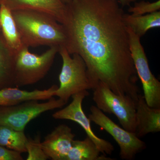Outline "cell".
I'll use <instances>...</instances> for the list:
<instances>
[{"instance_id":"cell-1","label":"cell","mask_w":160,"mask_h":160,"mask_svg":"<svg viewBox=\"0 0 160 160\" xmlns=\"http://www.w3.org/2000/svg\"><path fill=\"white\" fill-rule=\"evenodd\" d=\"M66 6L62 25L68 52L83 59L95 86L101 82L116 94L136 102L138 77L118 0H71Z\"/></svg>"},{"instance_id":"cell-2","label":"cell","mask_w":160,"mask_h":160,"mask_svg":"<svg viewBox=\"0 0 160 160\" xmlns=\"http://www.w3.org/2000/svg\"><path fill=\"white\" fill-rule=\"evenodd\" d=\"M19 32L23 46L28 47L41 46L65 47L67 42L62 24L46 12L19 9L12 11Z\"/></svg>"},{"instance_id":"cell-3","label":"cell","mask_w":160,"mask_h":160,"mask_svg":"<svg viewBox=\"0 0 160 160\" xmlns=\"http://www.w3.org/2000/svg\"><path fill=\"white\" fill-rule=\"evenodd\" d=\"M58 52L63 63L59 76L60 86L55 96L67 103L72 96L93 89L95 86L89 77L86 63L80 55L74 53L71 57L64 46L60 47Z\"/></svg>"},{"instance_id":"cell-4","label":"cell","mask_w":160,"mask_h":160,"mask_svg":"<svg viewBox=\"0 0 160 160\" xmlns=\"http://www.w3.org/2000/svg\"><path fill=\"white\" fill-rule=\"evenodd\" d=\"M23 46L15 56V86L33 85L45 77L50 70L59 48L52 46L42 54L31 53Z\"/></svg>"},{"instance_id":"cell-5","label":"cell","mask_w":160,"mask_h":160,"mask_svg":"<svg viewBox=\"0 0 160 160\" xmlns=\"http://www.w3.org/2000/svg\"><path fill=\"white\" fill-rule=\"evenodd\" d=\"M92 90L96 106L103 112L114 114L123 129L135 133L136 102L129 96L116 94L101 82Z\"/></svg>"},{"instance_id":"cell-6","label":"cell","mask_w":160,"mask_h":160,"mask_svg":"<svg viewBox=\"0 0 160 160\" xmlns=\"http://www.w3.org/2000/svg\"><path fill=\"white\" fill-rule=\"evenodd\" d=\"M67 104L54 98L48 102L39 103L29 100L10 106H0V126H9L18 131H24L26 126L38 116L49 110L61 108Z\"/></svg>"},{"instance_id":"cell-7","label":"cell","mask_w":160,"mask_h":160,"mask_svg":"<svg viewBox=\"0 0 160 160\" xmlns=\"http://www.w3.org/2000/svg\"><path fill=\"white\" fill-rule=\"evenodd\" d=\"M128 28L132 58L143 86L144 98L148 106L160 108V82L149 68L148 59L141 43L140 38Z\"/></svg>"},{"instance_id":"cell-8","label":"cell","mask_w":160,"mask_h":160,"mask_svg":"<svg viewBox=\"0 0 160 160\" xmlns=\"http://www.w3.org/2000/svg\"><path fill=\"white\" fill-rule=\"evenodd\" d=\"M90 111L89 119L114 138L119 147L120 156L122 159H133L138 153L146 148V143L138 138L135 133L121 128L96 106H91Z\"/></svg>"},{"instance_id":"cell-9","label":"cell","mask_w":160,"mask_h":160,"mask_svg":"<svg viewBox=\"0 0 160 160\" xmlns=\"http://www.w3.org/2000/svg\"><path fill=\"white\" fill-rule=\"evenodd\" d=\"M89 92L85 90L72 96V101L68 106L60 109L52 115L53 118L58 120H68L78 124L97 146L101 153L110 155L114 151L113 145L109 141L99 138L92 131L91 121L83 111L82 104L86 97L89 95Z\"/></svg>"},{"instance_id":"cell-10","label":"cell","mask_w":160,"mask_h":160,"mask_svg":"<svg viewBox=\"0 0 160 160\" xmlns=\"http://www.w3.org/2000/svg\"><path fill=\"white\" fill-rule=\"evenodd\" d=\"M75 135L69 126L60 125L47 135L41 142L46 155L52 160H66L71 149Z\"/></svg>"},{"instance_id":"cell-11","label":"cell","mask_w":160,"mask_h":160,"mask_svg":"<svg viewBox=\"0 0 160 160\" xmlns=\"http://www.w3.org/2000/svg\"><path fill=\"white\" fill-rule=\"evenodd\" d=\"M11 11L31 9L46 12L63 24L66 17V6L61 0H0Z\"/></svg>"},{"instance_id":"cell-12","label":"cell","mask_w":160,"mask_h":160,"mask_svg":"<svg viewBox=\"0 0 160 160\" xmlns=\"http://www.w3.org/2000/svg\"><path fill=\"white\" fill-rule=\"evenodd\" d=\"M135 133L142 138L150 133L160 131V108L148 106L142 95L139 94L136 103Z\"/></svg>"},{"instance_id":"cell-13","label":"cell","mask_w":160,"mask_h":160,"mask_svg":"<svg viewBox=\"0 0 160 160\" xmlns=\"http://www.w3.org/2000/svg\"><path fill=\"white\" fill-rule=\"evenodd\" d=\"M58 87L54 85L48 89H35L31 91L21 90L13 87L3 88L0 89V106H15L29 100H48L55 96Z\"/></svg>"},{"instance_id":"cell-14","label":"cell","mask_w":160,"mask_h":160,"mask_svg":"<svg viewBox=\"0 0 160 160\" xmlns=\"http://www.w3.org/2000/svg\"><path fill=\"white\" fill-rule=\"evenodd\" d=\"M0 32L6 46L16 55L22 48V39L11 10L2 4L0 5Z\"/></svg>"},{"instance_id":"cell-15","label":"cell","mask_w":160,"mask_h":160,"mask_svg":"<svg viewBox=\"0 0 160 160\" xmlns=\"http://www.w3.org/2000/svg\"><path fill=\"white\" fill-rule=\"evenodd\" d=\"M101 153L93 141L87 136L83 140H73L66 160H113Z\"/></svg>"},{"instance_id":"cell-16","label":"cell","mask_w":160,"mask_h":160,"mask_svg":"<svg viewBox=\"0 0 160 160\" xmlns=\"http://www.w3.org/2000/svg\"><path fill=\"white\" fill-rule=\"evenodd\" d=\"M15 56L6 46L0 32V89L15 86Z\"/></svg>"},{"instance_id":"cell-17","label":"cell","mask_w":160,"mask_h":160,"mask_svg":"<svg viewBox=\"0 0 160 160\" xmlns=\"http://www.w3.org/2000/svg\"><path fill=\"white\" fill-rule=\"evenodd\" d=\"M123 19L126 26L141 38L149 29L160 27V12L140 16L125 13Z\"/></svg>"},{"instance_id":"cell-18","label":"cell","mask_w":160,"mask_h":160,"mask_svg":"<svg viewBox=\"0 0 160 160\" xmlns=\"http://www.w3.org/2000/svg\"><path fill=\"white\" fill-rule=\"evenodd\" d=\"M28 138L24 131H18L9 126H0V146L18 152H26Z\"/></svg>"},{"instance_id":"cell-19","label":"cell","mask_w":160,"mask_h":160,"mask_svg":"<svg viewBox=\"0 0 160 160\" xmlns=\"http://www.w3.org/2000/svg\"><path fill=\"white\" fill-rule=\"evenodd\" d=\"M41 137L38 135L34 139L28 138L26 143L27 160H46L49 158L41 146Z\"/></svg>"},{"instance_id":"cell-20","label":"cell","mask_w":160,"mask_h":160,"mask_svg":"<svg viewBox=\"0 0 160 160\" xmlns=\"http://www.w3.org/2000/svg\"><path fill=\"white\" fill-rule=\"evenodd\" d=\"M160 9V0L153 2L141 1L136 3L134 6H129L128 11L132 15L140 16L159 11Z\"/></svg>"},{"instance_id":"cell-21","label":"cell","mask_w":160,"mask_h":160,"mask_svg":"<svg viewBox=\"0 0 160 160\" xmlns=\"http://www.w3.org/2000/svg\"><path fill=\"white\" fill-rule=\"evenodd\" d=\"M21 152L0 146V160H23Z\"/></svg>"},{"instance_id":"cell-22","label":"cell","mask_w":160,"mask_h":160,"mask_svg":"<svg viewBox=\"0 0 160 160\" xmlns=\"http://www.w3.org/2000/svg\"><path fill=\"white\" fill-rule=\"evenodd\" d=\"M119 2L122 6H130V4L133 2L135 0H118Z\"/></svg>"},{"instance_id":"cell-23","label":"cell","mask_w":160,"mask_h":160,"mask_svg":"<svg viewBox=\"0 0 160 160\" xmlns=\"http://www.w3.org/2000/svg\"><path fill=\"white\" fill-rule=\"evenodd\" d=\"M62 1V2L64 4H65V5H67V4H69L70 2H71V0H61Z\"/></svg>"}]
</instances>
